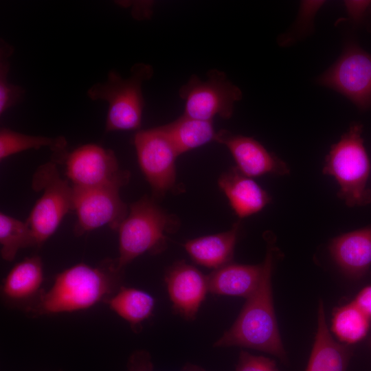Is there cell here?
I'll list each match as a JSON object with an SVG mask.
<instances>
[{
  "mask_svg": "<svg viewBox=\"0 0 371 371\" xmlns=\"http://www.w3.org/2000/svg\"><path fill=\"white\" fill-rule=\"evenodd\" d=\"M65 175L76 188H117L126 185L128 171L120 168L114 152L97 144L80 146L63 155Z\"/></svg>",
  "mask_w": 371,
  "mask_h": 371,
  "instance_id": "8",
  "label": "cell"
},
{
  "mask_svg": "<svg viewBox=\"0 0 371 371\" xmlns=\"http://www.w3.org/2000/svg\"><path fill=\"white\" fill-rule=\"evenodd\" d=\"M235 371H281L275 361L242 350Z\"/></svg>",
  "mask_w": 371,
  "mask_h": 371,
  "instance_id": "26",
  "label": "cell"
},
{
  "mask_svg": "<svg viewBox=\"0 0 371 371\" xmlns=\"http://www.w3.org/2000/svg\"><path fill=\"white\" fill-rule=\"evenodd\" d=\"M328 249L346 276L361 277L371 266V225L336 236L330 240Z\"/></svg>",
  "mask_w": 371,
  "mask_h": 371,
  "instance_id": "14",
  "label": "cell"
},
{
  "mask_svg": "<svg viewBox=\"0 0 371 371\" xmlns=\"http://www.w3.org/2000/svg\"><path fill=\"white\" fill-rule=\"evenodd\" d=\"M362 131L361 124H352L331 146L323 168L324 174L336 180L339 188L338 196L349 207L371 203V190L368 187L371 165Z\"/></svg>",
  "mask_w": 371,
  "mask_h": 371,
  "instance_id": "5",
  "label": "cell"
},
{
  "mask_svg": "<svg viewBox=\"0 0 371 371\" xmlns=\"http://www.w3.org/2000/svg\"><path fill=\"white\" fill-rule=\"evenodd\" d=\"M179 227V219L168 214L152 198L144 196L131 203L118 229L119 256L115 262L123 269L140 255L159 254L167 247V234Z\"/></svg>",
  "mask_w": 371,
  "mask_h": 371,
  "instance_id": "3",
  "label": "cell"
},
{
  "mask_svg": "<svg viewBox=\"0 0 371 371\" xmlns=\"http://www.w3.org/2000/svg\"><path fill=\"white\" fill-rule=\"evenodd\" d=\"M370 319L352 301L335 308L331 329L337 338L350 345L362 340L368 334Z\"/></svg>",
  "mask_w": 371,
  "mask_h": 371,
  "instance_id": "23",
  "label": "cell"
},
{
  "mask_svg": "<svg viewBox=\"0 0 371 371\" xmlns=\"http://www.w3.org/2000/svg\"><path fill=\"white\" fill-rule=\"evenodd\" d=\"M317 82L348 98L362 110L371 107V54L355 42H348L338 60L317 78Z\"/></svg>",
  "mask_w": 371,
  "mask_h": 371,
  "instance_id": "9",
  "label": "cell"
},
{
  "mask_svg": "<svg viewBox=\"0 0 371 371\" xmlns=\"http://www.w3.org/2000/svg\"><path fill=\"white\" fill-rule=\"evenodd\" d=\"M165 282L175 311L186 319H194L209 291L207 276L179 260L167 269Z\"/></svg>",
  "mask_w": 371,
  "mask_h": 371,
  "instance_id": "13",
  "label": "cell"
},
{
  "mask_svg": "<svg viewBox=\"0 0 371 371\" xmlns=\"http://www.w3.org/2000/svg\"><path fill=\"white\" fill-rule=\"evenodd\" d=\"M73 189V211L77 217L74 227L76 236L104 226L114 230L118 229L128 211V207L120 197V188Z\"/></svg>",
  "mask_w": 371,
  "mask_h": 371,
  "instance_id": "11",
  "label": "cell"
},
{
  "mask_svg": "<svg viewBox=\"0 0 371 371\" xmlns=\"http://www.w3.org/2000/svg\"><path fill=\"white\" fill-rule=\"evenodd\" d=\"M276 253V247L268 240L260 282L246 298L234 324L215 342V347H245L271 354L282 361L286 360L272 296L271 276Z\"/></svg>",
  "mask_w": 371,
  "mask_h": 371,
  "instance_id": "1",
  "label": "cell"
},
{
  "mask_svg": "<svg viewBox=\"0 0 371 371\" xmlns=\"http://www.w3.org/2000/svg\"><path fill=\"white\" fill-rule=\"evenodd\" d=\"M239 230L237 222L227 232L190 240L183 246L196 263L215 270L232 262Z\"/></svg>",
  "mask_w": 371,
  "mask_h": 371,
  "instance_id": "18",
  "label": "cell"
},
{
  "mask_svg": "<svg viewBox=\"0 0 371 371\" xmlns=\"http://www.w3.org/2000/svg\"><path fill=\"white\" fill-rule=\"evenodd\" d=\"M264 263L251 265L229 263L207 276L210 292L247 298L258 286Z\"/></svg>",
  "mask_w": 371,
  "mask_h": 371,
  "instance_id": "17",
  "label": "cell"
},
{
  "mask_svg": "<svg viewBox=\"0 0 371 371\" xmlns=\"http://www.w3.org/2000/svg\"><path fill=\"white\" fill-rule=\"evenodd\" d=\"M122 271L115 260L97 267L76 264L56 276L52 286L40 297L32 311L47 315L90 308L113 292Z\"/></svg>",
  "mask_w": 371,
  "mask_h": 371,
  "instance_id": "2",
  "label": "cell"
},
{
  "mask_svg": "<svg viewBox=\"0 0 371 371\" xmlns=\"http://www.w3.org/2000/svg\"><path fill=\"white\" fill-rule=\"evenodd\" d=\"M67 141L63 136L50 137L21 133L10 128L0 130V160L30 149L49 148L58 159L67 153Z\"/></svg>",
  "mask_w": 371,
  "mask_h": 371,
  "instance_id": "22",
  "label": "cell"
},
{
  "mask_svg": "<svg viewBox=\"0 0 371 371\" xmlns=\"http://www.w3.org/2000/svg\"><path fill=\"white\" fill-rule=\"evenodd\" d=\"M218 183L240 218L258 213L271 201L269 194L251 177L243 175L236 167L222 174Z\"/></svg>",
  "mask_w": 371,
  "mask_h": 371,
  "instance_id": "15",
  "label": "cell"
},
{
  "mask_svg": "<svg viewBox=\"0 0 371 371\" xmlns=\"http://www.w3.org/2000/svg\"><path fill=\"white\" fill-rule=\"evenodd\" d=\"M353 302L371 319V285L361 290Z\"/></svg>",
  "mask_w": 371,
  "mask_h": 371,
  "instance_id": "29",
  "label": "cell"
},
{
  "mask_svg": "<svg viewBox=\"0 0 371 371\" xmlns=\"http://www.w3.org/2000/svg\"><path fill=\"white\" fill-rule=\"evenodd\" d=\"M13 47L1 39L0 42V115L21 101L25 89L8 81L10 59L13 54Z\"/></svg>",
  "mask_w": 371,
  "mask_h": 371,
  "instance_id": "25",
  "label": "cell"
},
{
  "mask_svg": "<svg viewBox=\"0 0 371 371\" xmlns=\"http://www.w3.org/2000/svg\"><path fill=\"white\" fill-rule=\"evenodd\" d=\"M153 366L148 354L146 352L135 353L129 361L130 371H152Z\"/></svg>",
  "mask_w": 371,
  "mask_h": 371,
  "instance_id": "28",
  "label": "cell"
},
{
  "mask_svg": "<svg viewBox=\"0 0 371 371\" xmlns=\"http://www.w3.org/2000/svg\"><path fill=\"white\" fill-rule=\"evenodd\" d=\"M215 142L228 148L238 170L247 177L285 175L290 172L284 161L252 137L221 130L217 132Z\"/></svg>",
  "mask_w": 371,
  "mask_h": 371,
  "instance_id": "12",
  "label": "cell"
},
{
  "mask_svg": "<svg viewBox=\"0 0 371 371\" xmlns=\"http://www.w3.org/2000/svg\"><path fill=\"white\" fill-rule=\"evenodd\" d=\"M350 347L335 341L329 332L322 301L317 310V328L306 371H346Z\"/></svg>",
  "mask_w": 371,
  "mask_h": 371,
  "instance_id": "16",
  "label": "cell"
},
{
  "mask_svg": "<svg viewBox=\"0 0 371 371\" xmlns=\"http://www.w3.org/2000/svg\"><path fill=\"white\" fill-rule=\"evenodd\" d=\"M36 190L43 194L36 202L27 222L41 247L58 229L65 215L73 211L74 189L67 179H63L54 162L42 165L32 181Z\"/></svg>",
  "mask_w": 371,
  "mask_h": 371,
  "instance_id": "6",
  "label": "cell"
},
{
  "mask_svg": "<svg viewBox=\"0 0 371 371\" xmlns=\"http://www.w3.org/2000/svg\"><path fill=\"white\" fill-rule=\"evenodd\" d=\"M370 345L371 346V338L370 339Z\"/></svg>",
  "mask_w": 371,
  "mask_h": 371,
  "instance_id": "31",
  "label": "cell"
},
{
  "mask_svg": "<svg viewBox=\"0 0 371 371\" xmlns=\"http://www.w3.org/2000/svg\"><path fill=\"white\" fill-rule=\"evenodd\" d=\"M109 308L135 328L150 316L155 306L153 297L146 291L121 286L109 298Z\"/></svg>",
  "mask_w": 371,
  "mask_h": 371,
  "instance_id": "21",
  "label": "cell"
},
{
  "mask_svg": "<svg viewBox=\"0 0 371 371\" xmlns=\"http://www.w3.org/2000/svg\"><path fill=\"white\" fill-rule=\"evenodd\" d=\"M161 126L179 155L215 141L217 135L213 121L194 119L183 114Z\"/></svg>",
  "mask_w": 371,
  "mask_h": 371,
  "instance_id": "19",
  "label": "cell"
},
{
  "mask_svg": "<svg viewBox=\"0 0 371 371\" xmlns=\"http://www.w3.org/2000/svg\"><path fill=\"white\" fill-rule=\"evenodd\" d=\"M140 169L157 197L176 185L175 161L179 156L161 126L139 130L133 138Z\"/></svg>",
  "mask_w": 371,
  "mask_h": 371,
  "instance_id": "10",
  "label": "cell"
},
{
  "mask_svg": "<svg viewBox=\"0 0 371 371\" xmlns=\"http://www.w3.org/2000/svg\"><path fill=\"white\" fill-rule=\"evenodd\" d=\"M345 5L350 18L355 22H360L371 5L370 1H347Z\"/></svg>",
  "mask_w": 371,
  "mask_h": 371,
  "instance_id": "27",
  "label": "cell"
},
{
  "mask_svg": "<svg viewBox=\"0 0 371 371\" xmlns=\"http://www.w3.org/2000/svg\"><path fill=\"white\" fill-rule=\"evenodd\" d=\"M43 281L42 260L34 256L17 263L10 271L3 281L2 292L10 300H25L38 291Z\"/></svg>",
  "mask_w": 371,
  "mask_h": 371,
  "instance_id": "20",
  "label": "cell"
},
{
  "mask_svg": "<svg viewBox=\"0 0 371 371\" xmlns=\"http://www.w3.org/2000/svg\"><path fill=\"white\" fill-rule=\"evenodd\" d=\"M205 80L192 74L179 90L184 102L183 115L201 120L213 121L218 115L229 119L235 104L243 98L240 89L223 71L212 69Z\"/></svg>",
  "mask_w": 371,
  "mask_h": 371,
  "instance_id": "7",
  "label": "cell"
},
{
  "mask_svg": "<svg viewBox=\"0 0 371 371\" xmlns=\"http://www.w3.org/2000/svg\"><path fill=\"white\" fill-rule=\"evenodd\" d=\"M1 256L12 261L19 249L36 246L34 233L27 221L0 213Z\"/></svg>",
  "mask_w": 371,
  "mask_h": 371,
  "instance_id": "24",
  "label": "cell"
},
{
  "mask_svg": "<svg viewBox=\"0 0 371 371\" xmlns=\"http://www.w3.org/2000/svg\"><path fill=\"white\" fill-rule=\"evenodd\" d=\"M181 371H205V370L196 365L188 363L181 370Z\"/></svg>",
  "mask_w": 371,
  "mask_h": 371,
  "instance_id": "30",
  "label": "cell"
},
{
  "mask_svg": "<svg viewBox=\"0 0 371 371\" xmlns=\"http://www.w3.org/2000/svg\"><path fill=\"white\" fill-rule=\"evenodd\" d=\"M153 74L150 65L139 63L132 66L127 78L111 70L105 81L97 82L87 90L91 100L108 103L106 132L139 130L144 107L142 85Z\"/></svg>",
  "mask_w": 371,
  "mask_h": 371,
  "instance_id": "4",
  "label": "cell"
}]
</instances>
